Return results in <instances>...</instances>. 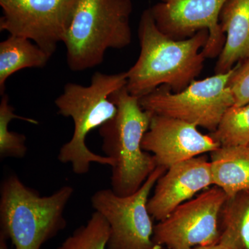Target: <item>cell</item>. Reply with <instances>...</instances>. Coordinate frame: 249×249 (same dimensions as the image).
Segmentation results:
<instances>
[{
	"label": "cell",
	"instance_id": "1",
	"mask_svg": "<svg viewBox=\"0 0 249 249\" xmlns=\"http://www.w3.org/2000/svg\"><path fill=\"white\" fill-rule=\"evenodd\" d=\"M138 34L139 58L127 71L126 88L132 96L142 98L160 86L179 92L200 74L209 31L204 29L184 40H175L159 29L148 9L141 16Z\"/></svg>",
	"mask_w": 249,
	"mask_h": 249
},
{
	"label": "cell",
	"instance_id": "2",
	"mask_svg": "<svg viewBox=\"0 0 249 249\" xmlns=\"http://www.w3.org/2000/svg\"><path fill=\"white\" fill-rule=\"evenodd\" d=\"M127 71L107 74L96 72L88 86L68 83L63 92L55 99L58 114L70 117L74 124L73 136L64 144L58 155L59 161L70 163L73 173L85 175L91 163L112 167L109 157L94 153L87 146L86 139L90 132L99 128L117 113V106L111 96L127 85Z\"/></svg>",
	"mask_w": 249,
	"mask_h": 249
},
{
	"label": "cell",
	"instance_id": "3",
	"mask_svg": "<svg viewBox=\"0 0 249 249\" xmlns=\"http://www.w3.org/2000/svg\"><path fill=\"white\" fill-rule=\"evenodd\" d=\"M111 100L117 113L98 129L103 152L114 162L111 189L117 196H128L138 191L157 167L155 157L142 147L153 114L142 109L139 98L126 87L113 93Z\"/></svg>",
	"mask_w": 249,
	"mask_h": 249
},
{
	"label": "cell",
	"instance_id": "4",
	"mask_svg": "<svg viewBox=\"0 0 249 249\" xmlns=\"http://www.w3.org/2000/svg\"><path fill=\"white\" fill-rule=\"evenodd\" d=\"M74 193L62 186L49 196L28 187L16 174L4 178L0 189V234L15 249H41L67 227L64 213Z\"/></svg>",
	"mask_w": 249,
	"mask_h": 249
},
{
	"label": "cell",
	"instance_id": "5",
	"mask_svg": "<svg viewBox=\"0 0 249 249\" xmlns=\"http://www.w3.org/2000/svg\"><path fill=\"white\" fill-rule=\"evenodd\" d=\"M132 0H76L63 43L73 71L98 66L109 49H122L132 40Z\"/></svg>",
	"mask_w": 249,
	"mask_h": 249
},
{
	"label": "cell",
	"instance_id": "6",
	"mask_svg": "<svg viewBox=\"0 0 249 249\" xmlns=\"http://www.w3.org/2000/svg\"><path fill=\"white\" fill-rule=\"evenodd\" d=\"M233 69L204 80H194L179 92L160 86L139 98L145 110L195 124L213 132L229 108L235 105L228 83Z\"/></svg>",
	"mask_w": 249,
	"mask_h": 249
},
{
	"label": "cell",
	"instance_id": "7",
	"mask_svg": "<svg viewBox=\"0 0 249 249\" xmlns=\"http://www.w3.org/2000/svg\"><path fill=\"white\" fill-rule=\"evenodd\" d=\"M166 168L157 166L134 194L121 196L111 189L96 191L91 203L110 227L107 249H163L152 240L154 227L147 209L150 193Z\"/></svg>",
	"mask_w": 249,
	"mask_h": 249
},
{
	"label": "cell",
	"instance_id": "8",
	"mask_svg": "<svg viewBox=\"0 0 249 249\" xmlns=\"http://www.w3.org/2000/svg\"><path fill=\"white\" fill-rule=\"evenodd\" d=\"M228 196L214 186L174 210L154 227L155 244L168 249H192L217 245L219 215Z\"/></svg>",
	"mask_w": 249,
	"mask_h": 249
},
{
	"label": "cell",
	"instance_id": "9",
	"mask_svg": "<svg viewBox=\"0 0 249 249\" xmlns=\"http://www.w3.org/2000/svg\"><path fill=\"white\" fill-rule=\"evenodd\" d=\"M76 0H0V31L29 39L51 57L63 42Z\"/></svg>",
	"mask_w": 249,
	"mask_h": 249
},
{
	"label": "cell",
	"instance_id": "10",
	"mask_svg": "<svg viewBox=\"0 0 249 249\" xmlns=\"http://www.w3.org/2000/svg\"><path fill=\"white\" fill-rule=\"evenodd\" d=\"M227 0H160L150 8L156 25L175 40H184L198 31H209L202 50L206 58L219 56L226 36L219 24V14Z\"/></svg>",
	"mask_w": 249,
	"mask_h": 249
},
{
	"label": "cell",
	"instance_id": "11",
	"mask_svg": "<svg viewBox=\"0 0 249 249\" xmlns=\"http://www.w3.org/2000/svg\"><path fill=\"white\" fill-rule=\"evenodd\" d=\"M197 127L183 121L153 114L142 139V149L155 157L157 166L168 170L172 165L211 153L220 147L210 134H203Z\"/></svg>",
	"mask_w": 249,
	"mask_h": 249
},
{
	"label": "cell",
	"instance_id": "12",
	"mask_svg": "<svg viewBox=\"0 0 249 249\" xmlns=\"http://www.w3.org/2000/svg\"><path fill=\"white\" fill-rule=\"evenodd\" d=\"M213 186L211 162L204 155L172 165L162 175L149 198L147 209L160 222L196 194Z\"/></svg>",
	"mask_w": 249,
	"mask_h": 249
},
{
	"label": "cell",
	"instance_id": "13",
	"mask_svg": "<svg viewBox=\"0 0 249 249\" xmlns=\"http://www.w3.org/2000/svg\"><path fill=\"white\" fill-rule=\"evenodd\" d=\"M226 42L214 73H225L249 58V0H227L219 14Z\"/></svg>",
	"mask_w": 249,
	"mask_h": 249
},
{
	"label": "cell",
	"instance_id": "14",
	"mask_svg": "<svg viewBox=\"0 0 249 249\" xmlns=\"http://www.w3.org/2000/svg\"><path fill=\"white\" fill-rule=\"evenodd\" d=\"M213 186L228 196L249 191V151L247 146H220L211 152Z\"/></svg>",
	"mask_w": 249,
	"mask_h": 249
},
{
	"label": "cell",
	"instance_id": "15",
	"mask_svg": "<svg viewBox=\"0 0 249 249\" xmlns=\"http://www.w3.org/2000/svg\"><path fill=\"white\" fill-rule=\"evenodd\" d=\"M50 55L32 41L10 35L0 43V93L4 94L6 80L27 68H42Z\"/></svg>",
	"mask_w": 249,
	"mask_h": 249
},
{
	"label": "cell",
	"instance_id": "16",
	"mask_svg": "<svg viewBox=\"0 0 249 249\" xmlns=\"http://www.w3.org/2000/svg\"><path fill=\"white\" fill-rule=\"evenodd\" d=\"M219 228V245L228 249H249V191L228 196Z\"/></svg>",
	"mask_w": 249,
	"mask_h": 249
},
{
	"label": "cell",
	"instance_id": "17",
	"mask_svg": "<svg viewBox=\"0 0 249 249\" xmlns=\"http://www.w3.org/2000/svg\"><path fill=\"white\" fill-rule=\"evenodd\" d=\"M210 135L220 146L249 145V103L229 108L217 128Z\"/></svg>",
	"mask_w": 249,
	"mask_h": 249
},
{
	"label": "cell",
	"instance_id": "18",
	"mask_svg": "<svg viewBox=\"0 0 249 249\" xmlns=\"http://www.w3.org/2000/svg\"><path fill=\"white\" fill-rule=\"evenodd\" d=\"M0 103V157L22 159L27 153L25 136L22 134L9 130V124L14 119H20L31 124H37L38 122L31 118L19 116L15 113L14 108L10 104L8 95H1Z\"/></svg>",
	"mask_w": 249,
	"mask_h": 249
},
{
	"label": "cell",
	"instance_id": "19",
	"mask_svg": "<svg viewBox=\"0 0 249 249\" xmlns=\"http://www.w3.org/2000/svg\"><path fill=\"white\" fill-rule=\"evenodd\" d=\"M109 231L106 218L95 211L87 224L77 228L57 249H107Z\"/></svg>",
	"mask_w": 249,
	"mask_h": 249
},
{
	"label": "cell",
	"instance_id": "20",
	"mask_svg": "<svg viewBox=\"0 0 249 249\" xmlns=\"http://www.w3.org/2000/svg\"><path fill=\"white\" fill-rule=\"evenodd\" d=\"M228 87L233 96L234 106H242L249 103V58L234 67Z\"/></svg>",
	"mask_w": 249,
	"mask_h": 249
},
{
	"label": "cell",
	"instance_id": "21",
	"mask_svg": "<svg viewBox=\"0 0 249 249\" xmlns=\"http://www.w3.org/2000/svg\"><path fill=\"white\" fill-rule=\"evenodd\" d=\"M192 249H228L225 248V247H222L219 244H217V245H210V246H204V247H196V248H193Z\"/></svg>",
	"mask_w": 249,
	"mask_h": 249
},
{
	"label": "cell",
	"instance_id": "22",
	"mask_svg": "<svg viewBox=\"0 0 249 249\" xmlns=\"http://www.w3.org/2000/svg\"><path fill=\"white\" fill-rule=\"evenodd\" d=\"M6 241H7V239L0 234V249H9L7 244H6Z\"/></svg>",
	"mask_w": 249,
	"mask_h": 249
},
{
	"label": "cell",
	"instance_id": "23",
	"mask_svg": "<svg viewBox=\"0 0 249 249\" xmlns=\"http://www.w3.org/2000/svg\"><path fill=\"white\" fill-rule=\"evenodd\" d=\"M247 148H248V150H249V145H247Z\"/></svg>",
	"mask_w": 249,
	"mask_h": 249
}]
</instances>
